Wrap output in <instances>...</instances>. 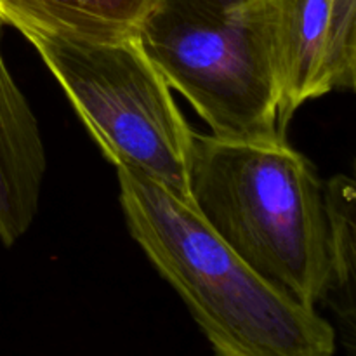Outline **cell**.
Segmentation results:
<instances>
[{
	"mask_svg": "<svg viewBox=\"0 0 356 356\" xmlns=\"http://www.w3.org/2000/svg\"><path fill=\"white\" fill-rule=\"evenodd\" d=\"M118 188L131 236L216 356L336 355L334 327L252 270L193 205L127 169H118Z\"/></svg>",
	"mask_w": 356,
	"mask_h": 356,
	"instance_id": "cell-1",
	"label": "cell"
},
{
	"mask_svg": "<svg viewBox=\"0 0 356 356\" xmlns=\"http://www.w3.org/2000/svg\"><path fill=\"white\" fill-rule=\"evenodd\" d=\"M191 205L252 270L316 308L327 275L323 186L285 136L235 141L193 132Z\"/></svg>",
	"mask_w": 356,
	"mask_h": 356,
	"instance_id": "cell-2",
	"label": "cell"
},
{
	"mask_svg": "<svg viewBox=\"0 0 356 356\" xmlns=\"http://www.w3.org/2000/svg\"><path fill=\"white\" fill-rule=\"evenodd\" d=\"M136 33L212 136H285L277 118L275 0H153Z\"/></svg>",
	"mask_w": 356,
	"mask_h": 356,
	"instance_id": "cell-3",
	"label": "cell"
},
{
	"mask_svg": "<svg viewBox=\"0 0 356 356\" xmlns=\"http://www.w3.org/2000/svg\"><path fill=\"white\" fill-rule=\"evenodd\" d=\"M117 169L148 177L191 204L193 129L138 33L117 40L28 38Z\"/></svg>",
	"mask_w": 356,
	"mask_h": 356,
	"instance_id": "cell-4",
	"label": "cell"
},
{
	"mask_svg": "<svg viewBox=\"0 0 356 356\" xmlns=\"http://www.w3.org/2000/svg\"><path fill=\"white\" fill-rule=\"evenodd\" d=\"M278 129L305 103L356 86V0H275Z\"/></svg>",
	"mask_w": 356,
	"mask_h": 356,
	"instance_id": "cell-5",
	"label": "cell"
},
{
	"mask_svg": "<svg viewBox=\"0 0 356 356\" xmlns=\"http://www.w3.org/2000/svg\"><path fill=\"white\" fill-rule=\"evenodd\" d=\"M47 159L35 113L0 51V242L13 247L35 221Z\"/></svg>",
	"mask_w": 356,
	"mask_h": 356,
	"instance_id": "cell-6",
	"label": "cell"
},
{
	"mask_svg": "<svg viewBox=\"0 0 356 356\" xmlns=\"http://www.w3.org/2000/svg\"><path fill=\"white\" fill-rule=\"evenodd\" d=\"M153 0H0V21L24 38L117 40L138 31Z\"/></svg>",
	"mask_w": 356,
	"mask_h": 356,
	"instance_id": "cell-7",
	"label": "cell"
},
{
	"mask_svg": "<svg viewBox=\"0 0 356 356\" xmlns=\"http://www.w3.org/2000/svg\"><path fill=\"white\" fill-rule=\"evenodd\" d=\"M355 183L348 176H334L323 190L327 216V275L320 302L329 306L344 330L355 334L356 219Z\"/></svg>",
	"mask_w": 356,
	"mask_h": 356,
	"instance_id": "cell-8",
	"label": "cell"
}]
</instances>
